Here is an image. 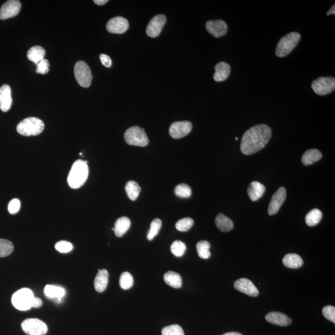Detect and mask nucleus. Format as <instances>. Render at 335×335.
I'll use <instances>...</instances> for the list:
<instances>
[{
  "instance_id": "dca6fc26",
  "label": "nucleus",
  "mask_w": 335,
  "mask_h": 335,
  "mask_svg": "<svg viewBox=\"0 0 335 335\" xmlns=\"http://www.w3.org/2000/svg\"><path fill=\"white\" fill-rule=\"evenodd\" d=\"M234 287L239 291L249 296L257 297L259 295L257 287L251 281L246 278H241L235 282Z\"/></svg>"
},
{
  "instance_id": "39448f33",
  "label": "nucleus",
  "mask_w": 335,
  "mask_h": 335,
  "mask_svg": "<svg viewBox=\"0 0 335 335\" xmlns=\"http://www.w3.org/2000/svg\"><path fill=\"white\" fill-rule=\"evenodd\" d=\"M125 139L127 144L134 146L146 147L149 142L145 129L139 126L128 129L125 134Z\"/></svg>"
},
{
  "instance_id": "37998d69",
  "label": "nucleus",
  "mask_w": 335,
  "mask_h": 335,
  "mask_svg": "<svg viewBox=\"0 0 335 335\" xmlns=\"http://www.w3.org/2000/svg\"><path fill=\"white\" fill-rule=\"evenodd\" d=\"M100 60L102 64L105 66V67H110L112 65V60L110 59L109 56L105 54H101L99 56Z\"/></svg>"
},
{
  "instance_id": "a18cd8bd",
  "label": "nucleus",
  "mask_w": 335,
  "mask_h": 335,
  "mask_svg": "<svg viewBox=\"0 0 335 335\" xmlns=\"http://www.w3.org/2000/svg\"><path fill=\"white\" fill-rule=\"evenodd\" d=\"M107 2V0H94V1L95 4L97 5H99V6H102V5L106 4Z\"/></svg>"
},
{
  "instance_id": "de8ad7c7",
  "label": "nucleus",
  "mask_w": 335,
  "mask_h": 335,
  "mask_svg": "<svg viewBox=\"0 0 335 335\" xmlns=\"http://www.w3.org/2000/svg\"><path fill=\"white\" fill-rule=\"evenodd\" d=\"M223 335H243L241 333H238V332H229V333H227Z\"/></svg>"
},
{
  "instance_id": "79ce46f5",
  "label": "nucleus",
  "mask_w": 335,
  "mask_h": 335,
  "mask_svg": "<svg viewBox=\"0 0 335 335\" xmlns=\"http://www.w3.org/2000/svg\"><path fill=\"white\" fill-rule=\"evenodd\" d=\"M21 208V202L20 200L18 199L15 198L13 199L9 202V206H8V209H9V212L11 214H16L18 212Z\"/></svg>"
},
{
  "instance_id": "49530a36",
  "label": "nucleus",
  "mask_w": 335,
  "mask_h": 335,
  "mask_svg": "<svg viewBox=\"0 0 335 335\" xmlns=\"http://www.w3.org/2000/svg\"><path fill=\"white\" fill-rule=\"evenodd\" d=\"M335 14V6L334 5H333V6L332 7L329 11H328V12L326 13V15H334Z\"/></svg>"
},
{
  "instance_id": "9b49d317",
  "label": "nucleus",
  "mask_w": 335,
  "mask_h": 335,
  "mask_svg": "<svg viewBox=\"0 0 335 335\" xmlns=\"http://www.w3.org/2000/svg\"><path fill=\"white\" fill-rule=\"evenodd\" d=\"M166 22H167V18L165 15H158L155 16L150 21L149 25L147 26L146 30L147 36H149L150 38H157L160 35Z\"/></svg>"
},
{
  "instance_id": "f257e3e1",
  "label": "nucleus",
  "mask_w": 335,
  "mask_h": 335,
  "mask_svg": "<svg viewBox=\"0 0 335 335\" xmlns=\"http://www.w3.org/2000/svg\"><path fill=\"white\" fill-rule=\"evenodd\" d=\"M272 135L271 129L266 125L252 127L243 136L241 149L244 155H252L263 149Z\"/></svg>"
},
{
  "instance_id": "2eb2a0df",
  "label": "nucleus",
  "mask_w": 335,
  "mask_h": 335,
  "mask_svg": "<svg viewBox=\"0 0 335 335\" xmlns=\"http://www.w3.org/2000/svg\"><path fill=\"white\" fill-rule=\"evenodd\" d=\"M205 28L208 33L216 38L225 36L228 31V25L222 20L207 21Z\"/></svg>"
},
{
  "instance_id": "a878e982",
  "label": "nucleus",
  "mask_w": 335,
  "mask_h": 335,
  "mask_svg": "<svg viewBox=\"0 0 335 335\" xmlns=\"http://www.w3.org/2000/svg\"><path fill=\"white\" fill-rule=\"evenodd\" d=\"M45 55H46V51H45L43 47L41 46H34L31 47L29 50L27 54L28 59L38 64L39 62L44 59Z\"/></svg>"
},
{
  "instance_id": "a19ab883",
  "label": "nucleus",
  "mask_w": 335,
  "mask_h": 335,
  "mask_svg": "<svg viewBox=\"0 0 335 335\" xmlns=\"http://www.w3.org/2000/svg\"><path fill=\"white\" fill-rule=\"evenodd\" d=\"M49 62L47 59H44L37 64L36 73L45 75L49 72Z\"/></svg>"
},
{
  "instance_id": "1a4fd4ad",
  "label": "nucleus",
  "mask_w": 335,
  "mask_h": 335,
  "mask_svg": "<svg viewBox=\"0 0 335 335\" xmlns=\"http://www.w3.org/2000/svg\"><path fill=\"white\" fill-rule=\"evenodd\" d=\"M312 88L316 94L320 96L331 93L335 89V78L331 76H321L313 81Z\"/></svg>"
},
{
  "instance_id": "c85d7f7f",
  "label": "nucleus",
  "mask_w": 335,
  "mask_h": 335,
  "mask_svg": "<svg viewBox=\"0 0 335 335\" xmlns=\"http://www.w3.org/2000/svg\"><path fill=\"white\" fill-rule=\"evenodd\" d=\"M125 189L129 198L132 200H136L141 191L139 184L134 181H128L126 183Z\"/></svg>"
},
{
  "instance_id": "a211bd4d",
  "label": "nucleus",
  "mask_w": 335,
  "mask_h": 335,
  "mask_svg": "<svg viewBox=\"0 0 335 335\" xmlns=\"http://www.w3.org/2000/svg\"><path fill=\"white\" fill-rule=\"evenodd\" d=\"M266 320L274 325L286 326L292 323L291 319L284 313L272 312L268 313L266 316Z\"/></svg>"
},
{
  "instance_id": "0eeeda50",
  "label": "nucleus",
  "mask_w": 335,
  "mask_h": 335,
  "mask_svg": "<svg viewBox=\"0 0 335 335\" xmlns=\"http://www.w3.org/2000/svg\"><path fill=\"white\" fill-rule=\"evenodd\" d=\"M74 74L76 80L81 87L88 88L90 86L93 75L90 68L85 62L83 61L76 62L74 67Z\"/></svg>"
},
{
  "instance_id": "f8f14e48",
  "label": "nucleus",
  "mask_w": 335,
  "mask_h": 335,
  "mask_svg": "<svg viewBox=\"0 0 335 335\" xmlns=\"http://www.w3.org/2000/svg\"><path fill=\"white\" fill-rule=\"evenodd\" d=\"M21 4L18 0H10L5 3L0 9V19L5 20L16 17L20 12Z\"/></svg>"
},
{
  "instance_id": "f704fd0d",
  "label": "nucleus",
  "mask_w": 335,
  "mask_h": 335,
  "mask_svg": "<svg viewBox=\"0 0 335 335\" xmlns=\"http://www.w3.org/2000/svg\"><path fill=\"white\" fill-rule=\"evenodd\" d=\"M175 193L176 196L181 198H188L191 196L192 190L191 187L186 184H179L176 186Z\"/></svg>"
},
{
  "instance_id": "6ab92c4d",
  "label": "nucleus",
  "mask_w": 335,
  "mask_h": 335,
  "mask_svg": "<svg viewBox=\"0 0 335 335\" xmlns=\"http://www.w3.org/2000/svg\"><path fill=\"white\" fill-rule=\"evenodd\" d=\"M215 70L213 80L220 82L228 78L231 73V67L228 63L221 62L215 65Z\"/></svg>"
},
{
  "instance_id": "72a5a7b5",
  "label": "nucleus",
  "mask_w": 335,
  "mask_h": 335,
  "mask_svg": "<svg viewBox=\"0 0 335 335\" xmlns=\"http://www.w3.org/2000/svg\"><path fill=\"white\" fill-rule=\"evenodd\" d=\"M120 284L121 288L125 290L131 289L134 285V278L129 272L121 274L120 279Z\"/></svg>"
},
{
  "instance_id": "5701e85b",
  "label": "nucleus",
  "mask_w": 335,
  "mask_h": 335,
  "mask_svg": "<svg viewBox=\"0 0 335 335\" xmlns=\"http://www.w3.org/2000/svg\"><path fill=\"white\" fill-rule=\"evenodd\" d=\"M283 262L285 266L291 269L299 268L304 264L302 258L299 255L295 254V253H291V254L285 256Z\"/></svg>"
},
{
  "instance_id": "e433bc0d",
  "label": "nucleus",
  "mask_w": 335,
  "mask_h": 335,
  "mask_svg": "<svg viewBox=\"0 0 335 335\" xmlns=\"http://www.w3.org/2000/svg\"><path fill=\"white\" fill-rule=\"evenodd\" d=\"M194 225V220L191 218H182L176 224V229L179 232H187Z\"/></svg>"
},
{
  "instance_id": "412c9836",
  "label": "nucleus",
  "mask_w": 335,
  "mask_h": 335,
  "mask_svg": "<svg viewBox=\"0 0 335 335\" xmlns=\"http://www.w3.org/2000/svg\"><path fill=\"white\" fill-rule=\"evenodd\" d=\"M265 186L258 181H253L248 188V194L252 201H257L263 196Z\"/></svg>"
},
{
  "instance_id": "423d86ee",
  "label": "nucleus",
  "mask_w": 335,
  "mask_h": 335,
  "mask_svg": "<svg viewBox=\"0 0 335 335\" xmlns=\"http://www.w3.org/2000/svg\"><path fill=\"white\" fill-rule=\"evenodd\" d=\"M34 294L31 289L23 288L13 295L12 302L17 309L21 311L30 310L33 304Z\"/></svg>"
},
{
  "instance_id": "bb28decb",
  "label": "nucleus",
  "mask_w": 335,
  "mask_h": 335,
  "mask_svg": "<svg viewBox=\"0 0 335 335\" xmlns=\"http://www.w3.org/2000/svg\"><path fill=\"white\" fill-rule=\"evenodd\" d=\"M321 157H322V155L318 150L310 149L307 150L303 155L302 162L305 165H310L320 160Z\"/></svg>"
},
{
  "instance_id": "ddd939ff",
  "label": "nucleus",
  "mask_w": 335,
  "mask_h": 335,
  "mask_svg": "<svg viewBox=\"0 0 335 335\" xmlns=\"http://www.w3.org/2000/svg\"><path fill=\"white\" fill-rule=\"evenodd\" d=\"M286 198V190L284 187L279 188L271 198L268 212L270 215L276 214L283 204Z\"/></svg>"
},
{
  "instance_id": "9d476101",
  "label": "nucleus",
  "mask_w": 335,
  "mask_h": 335,
  "mask_svg": "<svg viewBox=\"0 0 335 335\" xmlns=\"http://www.w3.org/2000/svg\"><path fill=\"white\" fill-rule=\"evenodd\" d=\"M192 128V124L189 121H179L170 126L169 133L173 139H179L188 135Z\"/></svg>"
},
{
  "instance_id": "c756f323",
  "label": "nucleus",
  "mask_w": 335,
  "mask_h": 335,
  "mask_svg": "<svg viewBox=\"0 0 335 335\" xmlns=\"http://www.w3.org/2000/svg\"><path fill=\"white\" fill-rule=\"evenodd\" d=\"M322 216V213L320 210L318 209H313L306 215L305 222L308 226H315L320 222Z\"/></svg>"
},
{
  "instance_id": "ea45409f",
  "label": "nucleus",
  "mask_w": 335,
  "mask_h": 335,
  "mask_svg": "<svg viewBox=\"0 0 335 335\" xmlns=\"http://www.w3.org/2000/svg\"><path fill=\"white\" fill-rule=\"evenodd\" d=\"M324 316L331 322L335 323V308L333 306L327 305L323 308Z\"/></svg>"
},
{
  "instance_id": "7c9ffc66",
  "label": "nucleus",
  "mask_w": 335,
  "mask_h": 335,
  "mask_svg": "<svg viewBox=\"0 0 335 335\" xmlns=\"http://www.w3.org/2000/svg\"><path fill=\"white\" fill-rule=\"evenodd\" d=\"M210 244L207 241H200L196 245V249L199 257L202 259H208L210 257L209 249Z\"/></svg>"
},
{
  "instance_id": "6e6552de",
  "label": "nucleus",
  "mask_w": 335,
  "mask_h": 335,
  "mask_svg": "<svg viewBox=\"0 0 335 335\" xmlns=\"http://www.w3.org/2000/svg\"><path fill=\"white\" fill-rule=\"evenodd\" d=\"M23 330L29 335H44L48 328L46 323L38 318H28L21 323Z\"/></svg>"
},
{
  "instance_id": "c03bdc74",
  "label": "nucleus",
  "mask_w": 335,
  "mask_h": 335,
  "mask_svg": "<svg viewBox=\"0 0 335 335\" xmlns=\"http://www.w3.org/2000/svg\"><path fill=\"white\" fill-rule=\"evenodd\" d=\"M42 305V301L40 298L34 297L33 300V304H32V307L39 308L41 307Z\"/></svg>"
},
{
  "instance_id": "f3484780",
  "label": "nucleus",
  "mask_w": 335,
  "mask_h": 335,
  "mask_svg": "<svg viewBox=\"0 0 335 335\" xmlns=\"http://www.w3.org/2000/svg\"><path fill=\"white\" fill-rule=\"evenodd\" d=\"M12 102V89L8 84H4L0 88V109L3 112L9 111Z\"/></svg>"
},
{
  "instance_id": "f03ea898",
  "label": "nucleus",
  "mask_w": 335,
  "mask_h": 335,
  "mask_svg": "<svg viewBox=\"0 0 335 335\" xmlns=\"http://www.w3.org/2000/svg\"><path fill=\"white\" fill-rule=\"evenodd\" d=\"M88 162L82 160H76L73 163L67 178L70 188H80L88 179Z\"/></svg>"
},
{
  "instance_id": "7ed1b4c3",
  "label": "nucleus",
  "mask_w": 335,
  "mask_h": 335,
  "mask_svg": "<svg viewBox=\"0 0 335 335\" xmlns=\"http://www.w3.org/2000/svg\"><path fill=\"white\" fill-rule=\"evenodd\" d=\"M43 121L37 118H28L21 121L17 126L18 133L24 136H35L42 133L44 129Z\"/></svg>"
},
{
  "instance_id": "473e14b6",
  "label": "nucleus",
  "mask_w": 335,
  "mask_h": 335,
  "mask_svg": "<svg viewBox=\"0 0 335 335\" xmlns=\"http://www.w3.org/2000/svg\"><path fill=\"white\" fill-rule=\"evenodd\" d=\"M14 250L13 243L8 240L0 239V257H6L12 254Z\"/></svg>"
},
{
  "instance_id": "393cba45",
  "label": "nucleus",
  "mask_w": 335,
  "mask_h": 335,
  "mask_svg": "<svg viewBox=\"0 0 335 335\" xmlns=\"http://www.w3.org/2000/svg\"><path fill=\"white\" fill-rule=\"evenodd\" d=\"M165 283L173 288L179 289L182 286L181 277L177 273L174 271H168L164 274Z\"/></svg>"
},
{
  "instance_id": "20e7f679",
  "label": "nucleus",
  "mask_w": 335,
  "mask_h": 335,
  "mask_svg": "<svg viewBox=\"0 0 335 335\" xmlns=\"http://www.w3.org/2000/svg\"><path fill=\"white\" fill-rule=\"evenodd\" d=\"M301 38L300 34L291 32L280 39L277 45L276 55L278 57H284L288 55L299 44Z\"/></svg>"
},
{
  "instance_id": "4c0bfd02",
  "label": "nucleus",
  "mask_w": 335,
  "mask_h": 335,
  "mask_svg": "<svg viewBox=\"0 0 335 335\" xmlns=\"http://www.w3.org/2000/svg\"><path fill=\"white\" fill-rule=\"evenodd\" d=\"M162 335H184L183 328L178 325L165 326L162 331Z\"/></svg>"
},
{
  "instance_id": "4be33fe9",
  "label": "nucleus",
  "mask_w": 335,
  "mask_h": 335,
  "mask_svg": "<svg viewBox=\"0 0 335 335\" xmlns=\"http://www.w3.org/2000/svg\"><path fill=\"white\" fill-rule=\"evenodd\" d=\"M131 222L130 219L127 217L119 218L116 220L114 232L116 237H122L130 229Z\"/></svg>"
},
{
  "instance_id": "c9c22d12",
  "label": "nucleus",
  "mask_w": 335,
  "mask_h": 335,
  "mask_svg": "<svg viewBox=\"0 0 335 335\" xmlns=\"http://www.w3.org/2000/svg\"><path fill=\"white\" fill-rule=\"evenodd\" d=\"M171 251L176 257H181L184 254L186 250L185 244L180 241H176L171 245Z\"/></svg>"
},
{
  "instance_id": "4468645a",
  "label": "nucleus",
  "mask_w": 335,
  "mask_h": 335,
  "mask_svg": "<svg viewBox=\"0 0 335 335\" xmlns=\"http://www.w3.org/2000/svg\"><path fill=\"white\" fill-rule=\"evenodd\" d=\"M129 27V22L126 18L118 17L108 21L106 30L110 33L121 34L126 33Z\"/></svg>"
},
{
  "instance_id": "aec40b11",
  "label": "nucleus",
  "mask_w": 335,
  "mask_h": 335,
  "mask_svg": "<svg viewBox=\"0 0 335 335\" xmlns=\"http://www.w3.org/2000/svg\"><path fill=\"white\" fill-rule=\"evenodd\" d=\"M109 281V273L106 270H99L94 282L95 290L98 292H104Z\"/></svg>"
},
{
  "instance_id": "cd10ccee",
  "label": "nucleus",
  "mask_w": 335,
  "mask_h": 335,
  "mask_svg": "<svg viewBox=\"0 0 335 335\" xmlns=\"http://www.w3.org/2000/svg\"><path fill=\"white\" fill-rule=\"evenodd\" d=\"M44 293L47 297L60 299L64 296L65 291L61 287L47 285L45 287Z\"/></svg>"
},
{
  "instance_id": "58836bf2",
  "label": "nucleus",
  "mask_w": 335,
  "mask_h": 335,
  "mask_svg": "<svg viewBox=\"0 0 335 335\" xmlns=\"http://www.w3.org/2000/svg\"><path fill=\"white\" fill-rule=\"evenodd\" d=\"M55 248L58 252L62 253H67L72 251L73 247V245L69 242L60 241L55 244Z\"/></svg>"
},
{
  "instance_id": "2f4dec72",
  "label": "nucleus",
  "mask_w": 335,
  "mask_h": 335,
  "mask_svg": "<svg viewBox=\"0 0 335 335\" xmlns=\"http://www.w3.org/2000/svg\"><path fill=\"white\" fill-rule=\"evenodd\" d=\"M162 221L160 218H155L150 224V228L148 232L147 239L151 241L159 233L161 228H162Z\"/></svg>"
},
{
  "instance_id": "09e8293b",
  "label": "nucleus",
  "mask_w": 335,
  "mask_h": 335,
  "mask_svg": "<svg viewBox=\"0 0 335 335\" xmlns=\"http://www.w3.org/2000/svg\"><path fill=\"white\" fill-rule=\"evenodd\" d=\"M236 141H238L239 139L237 138V137H236Z\"/></svg>"
},
{
  "instance_id": "b1692460",
  "label": "nucleus",
  "mask_w": 335,
  "mask_h": 335,
  "mask_svg": "<svg viewBox=\"0 0 335 335\" xmlns=\"http://www.w3.org/2000/svg\"><path fill=\"white\" fill-rule=\"evenodd\" d=\"M215 225L221 232H228L231 231L234 228L233 221L230 218L227 217L222 213H219L215 218Z\"/></svg>"
}]
</instances>
